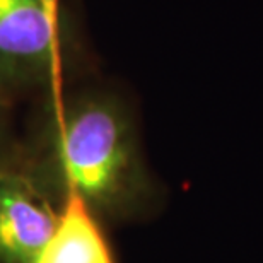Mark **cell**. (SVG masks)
Wrapping results in <instances>:
<instances>
[{
	"label": "cell",
	"mask_w": 263,
	"mask_h": 263,
	"mask_svg": "<svg viewBox=\"0 0 263 263\" xmlns=\"http://www.w3.org/2000/svg\"><path fill=\"white\" fill-rule=\"evenodd\" d=\"M21 167L55 205L77 200L104 224L149 219L162 193L122 96L87 89L50 99Z\"/></svg>",
	"instance_id": "obj_1"
},
{
	"label": "cell",
	"mask_w": 263,
	"mask_h": 263,
	"mask_svg": "<svg viewBox=\"0 0 263 263\" xmlns=\"http://www.w3.org/2000/svg\"><path fill=\"white\" fill-rule=\"evenodd\" d=\"M72 38L57 0H0V94L53 87L72 62Z\"/></svg>",
	"instance_id": "obj_2"
},
{
	"label": "cell",
	"mask_w": 263,
	"mask_h": 263,
	"mask_svg": "<svg viewBox=\"0 0 263 263\" xmlns=\"http://www.w3.org/2000/svg\"><path fill=\"white\" fill-rule=\"evenodd\" d=\"M60 209L21 164L0 170V263H34L59 224Z\"/></svg>",
	"instance_id": "obj_3"
},
{
	"label": "cell",
	"mask_w": 263,
	"mask_h": 263,
	"mask_svg": "<svg viewBox=\"0 0 263 263\" xmlns=\"http://www.w3.org/2000/svg\"><path fill=\"white\" fill-rule=\"evenodd\" d=\"M34 263H117L106 224L77 200L60 209L59 224Z\"/></svg>",
	"instance_id": "obj_4"
},
{
	"label": "cell",
	"mask_w": 263,
	"mask_h": 263,
	"mask_svg": "<svg viewBox=\"0 0 263 263\" xmlns=\"http://www.w3.org/2000/svg\"><path fill=\"white\" fill-rule=\"evenodd\" d=\"M9 99L0 94V170L17 164L21 159V147L14 139L9 115Z\"/></svg>",
	"instance_id": "obj_5"
}]
</instances>
